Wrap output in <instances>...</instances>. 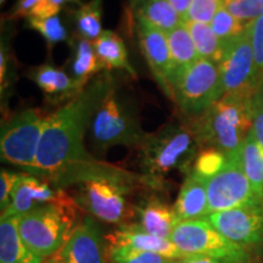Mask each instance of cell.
<instances>
[{"instance_id": "40", "label": "cell", "mask_w": 263, "mask_h": 263, "mask_svg": "<svg viewBox=\"0 0 263 263\" xmlns=\"http://www.w3.org/2000/svg\"><path fill=\"white\" fill-rule=\"evenodd\" d=\"M171 5L176 9V11L182 16V18L185 21L186 14H188L190 5H192L193 0H168Z\"/></svg>"}, {"instance_id": "41", "label": "cell", "mask_w": 263, "mask_h": 263, "mask_svg": "<svg viewBox=\"0 0 263 263\" xmlns=\"http://www.w3.org/2000/svg\"><path fill=\"white\" fill-rule=\"evenodd\" d=\"M262 105H263V80L261 82V84L258 85L257 90H256L254 97H252L251 107H252V110H254V108L262 106Z\"/></svg>"}, {"instance_id": "34", "label": "cell", "mask_w": 263, "mask_h": 263, "mask_svg": "<svg viewBox=\"0 0 263 263\" xmlns=\"http://www.w3.org/2000/svg\"><path fill=\"white\" fill-rule=\"evenodd\" d=\"M246 27H248L250 37H251L256 66L263 78V16L250 21Z\"/></svg>"}, {"instance_id": "13", "label": "cell", "mask_w": 263, "mask_h": 263, "mask_svg": "<svg viewBox=\"0 0 263 263\" xmlns=\"http://www.w3.org/2000/svg\"><path fill=\"white\" fill-rule=\"evenodd\" d=\"M73 206L78 205L74 197L67 194L64 189L50 186L39 177L29 173H21L11 196L9 207L2 212V217L22 216L41 206L50 205Z\"/></svg>"}, {"instance_id": "14", "label": "cell", "mask_w": 263, "mask_h": 263, "mask_svg": "<svg viewBox=\"0 0 263 263\" xmlns=\"http://www.w3.org/2000/svg\"><path fill=\"white\" fill-rule=\"evenodd\" d=\"M136 31L141 52L154 77L159 82L164 93L172 98L171 81L173 66L167 34L141 18H136Z\"/></svg>"}, {"instance_id": "1", "label": "cell", "mask_w": 263, "mask_h": 263, "mask_svg": "<svg viewBox=\"0 0 263 263\" xmlns=\"http://www.w3.org/2000/svg\"><path fill=\"white\" fill-rule=\"evenodd\" d=\"M114 87L110 76H101L47 117L33 176L50 180L60 188L74 183L76 177L94 162L84 149L83 137L98 107Z\"/></svg>"}, {"instance_id": "26", "label": "cell", "mask_w": 263, "mask_h": 263, "mask_svg": "<svg viewBox=\"0 0 263 263\" xmlns=\"http://www.w3.org/2000/svg\"><path fill=\"white\" fill-rule=\"evenodd\" d=\"M184 24L189 29L200 59L211 60L219 65L224 54V47L213 32L211 25L190 21Z\"/></svg>"}, {"instance_id": "29", "label": "cell", "mask_w": 263, "mask_h": 263, "mask_svg": "<svg viewBox=\"0 0 263 263\" xmlns=\"http://www.w3.org/2000/svg\"><path fill=\"white\" fill-rule=\"evenodd\" d=\"M107 258L110 263H174L176 259L164 257L154 252L139 251L129 248L108 246Z\"/></svg>"}, {"instance_id": "38", "label": "cell", "mask_w": 263, "mask_h": 263, "mask_svg": "<svg viewBox=\"0 0 263 263\" xmlns=\"http://www.w3.org/2000/svg\"><path fill=\"white\" fill-rule=\"evenodd\" d=\"M42 0H17L14 9L11 11L12 18L18 17H28L32 10L37 6Z\"/></svg>"}, {"instance_id": "17", "label": "cell", "mask_w": 263, "mask_h": 263, "mask_svg": "<svg viewBox=\"0 0 263 263\" xmlns=\"http://www.w3.org/2000/svg\"><path fill=\"white\" fill-rule=\"evenodd\" d=\"M138 223L151 235L162 239L171 238L174 227L178 223L173 207L157 196H149L134 207Z\"/></svg>"}, {"instance_id": "22", "label": "cell", "mask_w": 263, "mask_h": 263, "mask_svg": "<svg viewBox=\"0 0 263 263\" xmlns=\"http://www.w3.org/2000/svg\"><path fill=\"white\" fill-rule=\"evenodd\" d=\"M130 8L134 17L144 20L164 33L171 32L184 22L168 0H132Z\"/></svg>"}, {"instance_id": "4", "label": "cell", "mask_w": 263, "mask_h": 263, "mask_svg": "<svg viewBox=\"0 0 263 263\" xmlns=\"http://www.w3.org/2000/svg\"><path fill=\"white\" fill-rule=\"evenodd\" d=\"M80 206L50 203L20 216L18 230L25 245L42 258L57 255L77 227Z\"/></svg>"}, {"instance_id": "16", "label": "cell", "mask_w": 263, "mask_h": 263, "mask_svg": "<svg viewBox=\"0 0 263 263\" xmlns=\"http://www.w3.org/2000/svg\"><path fill=\"white\" fill-rule=\"evenodd\" d=\"M108 242L114 248H129L139 251L154 252L171 259L185 257L168 239L151 235L137 223H123L118 226L112 234L108 235Z\"/></svg>"}, {"instance_id": "15", "label": "cell", "mask_w": 263, "mask_h": 263, "mask_svg": "<svg viewBox=\"0 0 263 263\" xmlns=\"http://www.w3.org/2000/svg\"><path fill=\"white\" fill-rule=\"evenodd\" d=\"M58 255L61 263H107L100 228L91 217L76 227Z\"/></svg>"}, {"instance_id": "8", "label": "cell", "mask_w": 263, "mask_h": 263, "mask_svg": "<svg viewBox=\"0 0 263 263\" xmlns=\"http://www.w3.org/2000/svg\"><path fill=\"white\" fill-rule=\"evenodd\" d=\"M222 97L221 67L206 59L194 62L172 85V99L189 117L202 114Z\"/></svg>"}, {"instance_id": "25", "label": "cell", "mask_w": 263, "mask_h": 263, "mask_svg": "<svg viewBox=\"0 0 263 263\" xmlns=\"http://www.w3.org/2000/svg\"><path fill=\"white\" fill-rule=\"evenodd\" d=\"M240 163L256 194L263 199V150L251 130L242 144Z\"/></svg>"}, {"instance_id": "42", "label": "cell", "mask_w": 263, "mask_h": 263, "mask_svg": "<svg viewBox=\"0 0 263 263\" xmlns=\"http://www.w3.org/2000/svg\"><path fill=\"white\" fill-rule=\"evenodd\" d=\"M43 263H61V261H60V258H59V255L57 254V255L51 256V257H49L47 261L43 262Z\"/></svg>"}, {"instance_id": "2", "label": "cell", "mask_w": 263, "mask_h": 263, "mask_svg": "<svg viewBox=\"0 0 263 263\" xmlns=\"http://www.w3.org/2000/svg\"><path fill=\"white\" fill-rule=\"evenodd\" d=\"M251 100L223 95L202 114L189 117L185 126L199 144L221 150L229 160L240 159L252 127Z\"/></svg>"}, {"instance_id": "18", "label": "cell", "mask_w": 263, "mask_h": 263, "mask_svg": "<svg viewBox=\"0 0 263 263\" xmlns=\"http://www.w3.org/2000/svg\"><path fill=\"white\" fill-rule=\"evenodd\" d=\"M29 77L37 83L51 104L70 101L84 90L72 80L67 72L50 65H42L29 72Z\"/></svg>"}, {"instance_id": "3", "label": "cell", "mask_w": 263, "mask_h": 263, "mask_svg": "<svg viewBox=\"0 0 263 263\" xmlns=\"http://www.w3.org/2000/svg\"><path fill=\"white\" fill-rule=\"evenodd\" d=\"M140 168L151 188H161L164 176L180 171L192 172L197 156V141L186 126L170 123L155 133L147 134L139 146Z\"/></svg>"}, {"instance_id": "27", "label": "cell", "mask_w": 263, "mask_h": 263, "mask_svg": "<svg viewBox=\"0 0 263 263\" xmlns=\"http://www.w3.org/2000/svg\"><path fill=\"white\" fill-rule=\"evenodd\" d=\"M103 0H90L81 4L74 11V22L78 35L94 42L103 33L101 29Z\"/></svg>"}, {"instance_id": "9", "label": "cell", "mask_w": 263, "mask_h": 263, "mask_svg": "<svg viewBox=\"0 0 263 263\" xmlns=\"http://www.w3.org/2000/svg\"><path fill=\"white\" fill-rule=\"evenodd\" d=\"M47 117L39 108L16 114L2 126L0 150L3 160L34 174L39 143Z\"/></svg>"}, {"instance_id": "19", "label": "cell", "mask_w": 263, "mask_h": 263, "mask_svg": "<svg viewBox=\"0 0 263 263\" xmlns=\"http://www.w3.org/2000/svg\"><path fill=\"white\" fill-rule=\"evenodd\" d=\"M173 210L178 222L205 218L209 216L206 182L190 172L180 188Z\"/></svg>"}, {"instance_id": "33", "label": "cell", "mask_w": 263, "mask_h": 263, "mask_svg": "<svg viewBox=\"0 0 263 263\" xmlns=\"http://www.w3.org/2000/svg\"><path fill=\"white\" fill-rule=\"evenodd\" d=\"M223 6L240 21L263 16V0H223Z\"/></svg>"}, {"instance_id": "20", "label": "cell", "mask_w": 263, "mask_h": 263, "mask_svg": "<svg viewBox=\"0 0 263 263\" xmlns=\"http://www.w3.org/2000/svg\"><path fill=\"white\" fill-rule=\"evenodd\" d=\"M20 216L2 217L0 222V263H43L44 258L32 254L18 230Z\"/></svg>"}, {"instance_id": "39", "label": "cell", "mask_w": 263, "mask_h": 263, "mask_svg": "<svg viewBox=\"0 0 263 263\" xmlns=\"http://www.w3.org/2000/svg\"><path fill=\"white\" fill-rule=\"evenodd\" d=\"M174 263H238L228 261V259H219L213 257H207V256H185V257L176 259Z\"/></svg>"}, {"instance_id": "35", "label": "cell", "mask_w": 263, "mask_h": 263, "mask_svg": "<svg viewBox=\"0 0 263 263\" xmlns=\"http://www.w3.org/2000/svg\"><path fill=\"white\" fill-rule=\"evenodd\" d=\"M20 176H21V173L2 170V174H0V207H2V212L8 209L10 202H11L12 193H14L16 184L18 182Z\"/></svg>"}, {"instance_id": "21", "label": "cell", "mask_w": 263, "mask_h": 263, "mask_svg": "<svg viewBox=\"0 0 263 263\" xmlns=\"http://www.w3.org/2000/svg\"><path fill=\"white\" fill-rule=\"evenodd\" d=\"M68 70H70L71 78L80 87L85 88L88 82L104 70V65L99 60L97 52H95L93 42L80 37L73 38L72 42V57L68 62Z\"/></svg>"}, {"instance_id": "10", "label": "cell", "mask_w": 263, "mask_h": 263, "mask_svg": "<svg viewBox=\"0 0 263 263\" xmlns=\"http://www.w3.org/2000/svg\"><path fill=\"white\" fill-rule=\"evenodd\" d=\"M219 67L223 95L252 99L263 78L256 66L251 37L246 26L241 34L224 45Z\"/></svg>"}, {"instance_id": "7", "label": "cell", "mask_w": 263, "mask_h": 263, "mask_svg": "<svg viewBox=\"0 0 263 263\" xmlns=\"http://www.w3.org/2000/svg\"><path fill=\"white\" fill-rule=\"evenodd\" d=\"M184 256H207L238 263H254L255 256L234 244L206 218L177 223L170 238Z\"/></svg>"}, {"instance_id": "23", "label": "cell", "mask_w": 263, "mask_h": 263, "mask_svg": "<svg viewBox=\"0 0 263 263\" xmlns=\"http://www.w3.org/2000/svg\"><path fill=\"white\" fill-rule=\"evenodd\" d=\"M168 47L171 51V59H172V81H171V89L177 78L183 73L186 68H189L194 62L199 60L200 57L194 44V41L190 35V32L186 25H179L172 31L166 33Z\"/></svg>"}, {"instance_id": "28", "label": "cell", "mask_w": 263, "mask_h": 263, "mask_svg": "<svg viewBox=\"0 0 263 263\" xmlns=\"http://www.w3.org/2000/svg\"><path fill=\"white\" fill-rule=\"evenodd\" d=\"M228 163V157L216 147H207L197 154L193 163L192 173L197 178L207 182L217 176Z\"/></svg>"}, {"instance_id": "5", "label": "cell", "mask_w": 263, "mask_h": 263, "mask_svg": "<svg viewBox=\"0 0 263 263\" xmlns=\"http://www.w3.org/2000/svg\"><path fill=\"white\" fill-rule=\"evenodd\" d=\"M146 136L133 105L114 87L91 120L90 138L94 146L100 151L118 145L139 147Z\"/></svg>"}, {"instance_id": "43", "label": "cell", "mask_w": 263, "mask_h": 263, "mask_svg": "<svg viewBox=\"0 0 263 263\" xmlns=\"http://www.w3.org/2000/svg\"><path fill=\"white\" fill-rule=\"evenodd\" d=\"M6 2V0H0V4H2V5H4V3Z\"/></svg>"}, {"instance_id": "6", "label": "cell", "mask_w": 263, "mask_h": 263, "mask_svg": "<svg viewBox=\"0 0 263 263\" xmlns=\"http://www.w3.org/2000/svg\"><path fill=\"white\" fill-rule=\"evenodd\" d=\"M130 184L133 177L126 172L91 177L77 183L74 200L95 218L111 224H123L132 213L127 200Z\"/></svg>"}, {"instance_id": "37", "label": "cell", "mask_w": 263, "mask_h": 263, "mask_svg": "<svg viewBox=\"0 0 263 263\" xmlns=\"http://www.w3.org/2000/svg\"><path fill=\"white\" fill-rule=\"evenodd\" d=\"M251 132L258 145L263 150V105L252 110V127Z\"/></svg>"}, {"instance_id": "30", "label": "cell", "mask_w": 263, "mask_h": 263, "mask_svg": "<svg viewBox=\"0 0 263 263\" xmlns=\"http://www.w3.org/2000/svg\"><path fill=\"white\" fill-rule=\"evenodd\" d=\"M27 21L29 27L41 33L49 45L67 41V29L58 15L51 16V17H33L31 16V17H27Z\"/></svg>"}, {"instance_id": "32", "label": "cell", "mask_w": 263, "mask_h": 263, "mask_svg": "<svg viewBox=\"0 0 263 263\" xmlns=\"http://www.w3.org/2000/svg\"><path fill=\"white\" fill-rule=\"evenodd\" d=\"M222 6L223 0H193L184 22L190 21L211 25Z\"/></svg>"}, {"instance_id": "36", "label": "cell", "mask_w": 263, "mask_h": 263, "mask_svg": "<svg viewBox=\"0 0 263 263\" xmlns=\"http://www.w3.org/2000/svg\"><path fill=\"white\" fill-rule=\"evenodd\" d=\"M81 0H42L39 4L32 10L28 17H51L57 16L62 6L66 4H80ZM81 5V4H80Z\"/></svg>"}, {"instance_id": "24", "label": "cell", "mask_w": 263, "mask_h": 263, "mask_svg": "<svg viewBox=\"0 0 263 263\" xmlns=\"http://www.w3.org/2000/svg\"><path fill=\"white\" fill-rule=\"evenodd\" d=\"M99 60L106 70H122L136 78V71L128 61L127 48L123 39L112 31H103L93 42Z\"/></svg>"}, {"instance_id": "12", "label": "cell", "mask_w": 263, "mask_h": 263, "mask_svg": "<svg viewBox=\"0 0 263 263\" xmlns=\"http://www.w3.org/2000/svg\"><path fill=\"white\" fill-rule=\"evenodd\" d=\"M206 190L210 215L263 201L246 177L240 159H228L224 168L207 180Z\"/></svg>"}, {"instance_id": "31", "label": "cell", "mask_w": 263, "mask_h": 263, "mask_svg": "<svg viewBox=\"0 0 263 263\" xmlns=\"http://www.w3.org/2000/svg\"><path fill=\"white\" fill-rule=\"evenodd\" d=\"M211 27L219 41L222 42L223 47L230 41L238 37L244 32L245 26L241 25V21L232 15L224 6L218 10L215 18H213Z\"/></svg>"}, {"instance_id": "11", "label": "cell", "mask_w": 263, "mask_h": 263, "mask_svg": "<svg viewBox=\"0 0 263 263\" xmlns=\"http://www.w3.org/2000/svg\"><path fill=\"white\" fill-rule=\"evenodd\" d=\"M205 218L223 236L255 257L263 252V201L211 213Z\"/></svg>"}]
</instances>
